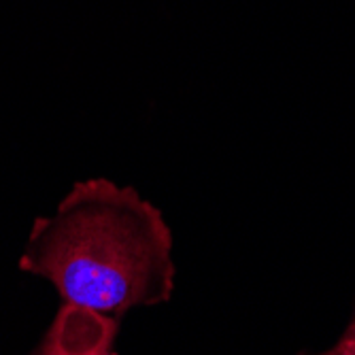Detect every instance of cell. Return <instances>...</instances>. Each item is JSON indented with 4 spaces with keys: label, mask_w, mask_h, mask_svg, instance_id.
<instances>
[{
    "label": "cell",
    "mask_w": 355,
    "mask_h": 355,
    "mask_svg": "<svg viewBox=\"0 0 355 355\" xmlns=\"http://www.w3.org/2000/svg\"><path fill=\"white\" fill-rule=\"evenodd\" d=\"M321 355H355V319L351 321V326L343 334V338L326 353Z\"/></svg>",
    "instance_id": "obj_3"
},
{
    "label": "cell",
    "mask_w": 355,
    "mask_h": 355,
    "mask_svg": "<svg viewBox=\"0 0 355 355\" xmlns=\"http://www.w3.org/2000/svg\"><path fill=\"white\" fill-rule=\"evenodd\" d=\"M115 317L64 304L32 355H117Z\"/></svg>",
    "instance_id": "obj_2"
},
{
    "label": "cell",
    "mask_w": 355,
    "mask_h": 355,
    "mask_svg": "<svg viewBox=\"0 0 355 355\" xmlns=\"http://www.w3.org/2000/svg\"><path fill=\"white\" fill-rule=\"evenodd\" d=\"M19 268L47 279L64 304L117 319L173 296V234L137 189L89 179L35 221Z\"/></svg>",
    "instance_id": "obj_1"
}]
</instances>
